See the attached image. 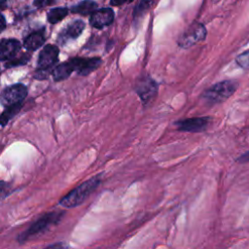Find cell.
<instances>
[{
    "mask_svg": "<svg viewBox=\"0 0 249 249\" xmlns=\"http://www.w3.org/2000/svg\"><path fill=\"white\" fill-rule=\"evenodd\" d=\"M100 182H101V175H97L90 178L89 180L76 187L67 196H65L60 200V204L67 208L75 207L81 204L98 187Z\"/></svg>",
    "mask_w": 249,
    "mask_h": 249,
    "instance_id": "cell-1",
    "label": "cell"
},
{
    "mask_svg": "<svg viewBox=\"0 0 249 249\" xmlns=\"http://www.w3.org/2000/svg\"><path fill=\"white\" fill-rule=\"evenodd\" d=\"M237 87L238 83L235 80H225L204 90L202 96L207 102L213 104L221 103L231 96L236 90Z\"/></svg>",
    "mask_w": 249,
    "mask_h": 249,
    "instance_id": "cell-2",
    "label": "cell"
},
{
    "mask_svg": "<svg viewBox=\"0 0 249 249\" xmlns=\"http://www.w3.org/2000/svg\"><path fill=\"white\" fill-rule=\"evenodd\" d=\"M135 90L143 104L151 102L158 92V84L150 77H141L137 80L135 85Z\"/></svg>",
    "mask_w": 249,
    "mask_h": 249,
    "instance_id": "cell-3",
    "label": "cell"
},
{
    "mask_svg": "<svg viewBox=\"0 0 249 249\" xmlns=\"http://www.w3.org/2000/svg\"><path fill=\"white\" fill-rule=\"evenodd\" d=\"M206 37V29L201 23L192 24L180 37L178 43L182 48H189L193 45L204 40Z\"/></svg>",
    "mask_w": 249,
    "mask_h": 249,
    "instance_id": "cell-4",
    "label": "cell"
},
{
    "mask_svg": "<svg viewBox=\"0 0 249 249\" xmlns=\"http://www.w3.org/2000/svg\"><path fill=\"white\" fill-rule=\"evenodd\" d=\"M27 94V89L21 84L6 88L0 94V102L4 106H10L21 102Z\"/></svg>",
    "mask_w": 249,
    "mask_h": 249,
    "instance_id": "cell-5",
    "label": "cell"
},
{
    "mask_svg": "<svg viewBox=\"0 0 249 249\" xmlns=\"http://www.w3.org/2000/svg\"><path fill=\"white\" fill-rule=\"evenodd\" d=\"M211 119L208 117H197L180 120L174 124L181 131L186 132H200L206 129Z\"/></svg>",
    "mask_w": 249,
    "mask_h": 249,
    "instance_id": "cell-6",
    "label": "cell"
},
{
    "mask_svg": "<svg viewBox=\"0 0 249 249\" xmlns=\"http://www.w3.org/2000/svg\"><path fill=\"white\" fill-rule=\"evenodd\" d=\"M74 71L82 76L89 75L95 69H97L101 64V59L99 57H75L70 59Z\"/></svg>",
    "mask_w": 249,
    "mask_h": 249,
    "instance_id": "cell-7",
    "label": "cell"
},
{
    "mask_svg": "<svg viewBox=\"0 0 249 249\" xmlns=\"http://www.w3.org/2000/svg\"><path fill=\"white\" fill-rule=\"evenodd\" d=\"M59 217H60V214H57V213H50V214L42 217L40 220H38L36 223H34L24 233L21 234L20 239L25 240L28 237H30L34 234H37L38 232L46 230L49 227V225L55 223V221L58 220Z\"/></svg>",
    "mask_w": 249,
    "mask_h": 249,
    "instance_id": "cell-8",
    "label": "cell"
},
{
    "mask_svg": "<svg viewBox=\"0 0 249 249\" xmlns=\"http://www.w3.org/2000/svg\"><path fill=\"white\" fill-rule=\"evenodd\" d=\"M58 48L53 45H47L41 51L38 58V66L40 70H46L52 67L58 57Z\"/></svg>",
    "mask_w": 249,
    "mask_h": 249,
    "instance_id": "cell-9",
    "label": "cell"
},
{
    "mask_svg": "<svg viewBox=\"0 0 249 249\" xmlns=\"http://www.w3.org/2000/svg\"><path fill=\"white\" fill-rule=\"evenodd\" d=\"M114 20V12L110 8H103L95 10L91 13L89 22L95 28H102L110 25Z\"/></svg>",
    "mask_w": 249,
    "mask_h": 249,
    "instance_id": "cell-10",
    "label": "cell"
},
{
    "mask_svg": "<svg viewBox=\"0 0 249 249\" xmlns=\"http://www.w3.org/2000/svg\"><path fill=\"white\" fill-rule=\"evenodd\" d=\"M20 43L16 39H3L0 41V60L14 58L20 50Z\"/></svg>",
    "mask_w": 249,
    "mask_h": 249,
    "instance_id": "cell-11",
    "label": "cell"
},
{
    "mask_svg": "<svg viewBox=\"0 0 249 249\" xmlns=\"http://www.w3.org/2000/svg\"><path fill=\"white\" fill-rule=\"evenodd\" d=\"M84 28L85 22L81 19H76L68 24L64 30H62V32L59 34L58 41L62 44V42L64 43L68 39H75L83 32Z\"/></svg>",
    "mask_w": 249,
    "mask_h": 249,
    "instance_id": "cell-12",
    "label": "cell"
},
{
    "mask_svg": "<svg viewBox=\"0 0 249 249\" xmlns=\"http://www.w3.org/2000/svg\"><path fill=\"white\" fill-rule=\"evenodd\" d=\"M45 43V36L42 31H36L28 35L24 40V47L28 51H35Z\"/></svg>",
    "mask_w": 249,
    "mask_h": 249,
    "instance_id": "cell-13",
    "label": "cell"
},
{
    "mask_svg": "<svg viewBox=\"0 0 249 249\" xmlns=\"http://www.w3.org/2000/svg\"><path fill=\"white\" fill-rule=\"evenodd\" d=\"M73 71H74V67H73L71 60H67V61L57 65L53 69V76L55 81H60V80H64L67 77H69Z\"/></svg>",
    "mask_w": 249,
    "mask_h": 249,
    "instance_id": "cell-14",
    "label": "cell"
},
{
    "mask_svg": "<svg viewBox=\"0 0 249 249\" xmlns=\"http://www.w3.org/2000/svg\"><path fill=\"white\" fill-rule=\"evenodd\" d=\"M96 8H97V4L94 1L85 0V1L80 2L77 5L73 6L71 8V11L73 13H78L81 15H89L90 13H93Z\"/></svg>",
    "mask_w": 249,
    "mask_h": 249,
    "instance_id": "cell-15",
    "label": "cell"
},
{
    "mask_svg": "<svg viewBox=\"0 0 249 249\" xmlns=\"http://www.w3.org/2000/svg\"><path fill=\"white\" fill-rule=\"evenodd\" d=\"M68 14V9L65 7L53 8L48 13V20L51 23H56L64 18Z\"/></svg>",
    "mask_w": 249,
    "mask_h": 249,
    "instance_id": "cell-16",
    "label": "cell"
},
{
    "mask_svg": "<svg viewBox=\"0 0 249 249\" xmlns=\"http://www.w3.org/2000/svg\"><path fill=\"white\" fill-rule=\"evenodd\" d=\"M20 107H21V102L7 106L6 110L0 116V124L5 125L19 111Z\"/></svg>",
    "mask_w": 249,
    "mask_h": 249,
    "instance_id": "cell-17",
    "label": "cell"
},
{
    "mask_svg": "<svg viewBox=\"0 0 249 249\" xmlns=\"http://www.w3.org/2000/svg\"><path fill=\"white\" fill-rule=\"evenodd\" d=\"M235 61L238 66H240L242 69L248 70L249 69V50L240 53L235 58Z\"/></svg>",
    "mask_w": 249,
    "mask_h": 249,
    "instance_id": "cell-18",
    "label": "cell"
},
{
    "mask_svg": "<svg viewBox=\"0 0 249 249\" xmlns=\"http://www.w3.org/2000/svg\"><path fill=\"white\" fill-rule=\"evenodd\" d=\"M153 2V0H141L138 5L135 7L134 9V13L133 16L134 17H138L140 16L143 12H145L151 5V3Z\"/></svg>",
    "mask_w": 249,
    "mask_h": 249,
    "instance_id": "cell-19",
    "label": "cell"
},
{
    "mask_svg": "<svg viewBox=\"0 0 249 249\" xmlns=\"http://www.w3.org/2000/svg\"><path fill=\"white\" fill-rule=\"evenodd\" d=\"M53 3V0H35L34 5L37 7H44L46 5H51Z\"/></svg>",
    "mask_w": 249,
    "mask_h": 249,
    "instance_id": "cell-20",
    "label": "cell"
},
{
    "mask_svg": "<svg viewBox=\"0 0 249 249\" xmlns=\"http://www.w3.org/2000/svg\"><path fill=\"white\" fill-rule=\"evenodd\" d=\"M238 162L240 163H245V162H249V151L242 154L237 160H236Z\"/></svg>",
    "mask_w": 249,
    "mask_h": 249,
    "instance_id": "cell-21",
    "label": "cell"
},
{
    "mask_svg": "<svg viewBox=\"0 0 249 249\" xmlns=\"http://www.w3.org/2000/svg\"><path fill=\"white\" fill-rule=\"evenodd\" d=\"M6 28V19L2 14H0V33Z\"/></svg>",
    "mask_w": 249,
    "mask_h": 249,
    "instance_id": "cell-22",
    "label": "cell"
},
{
    "mask_svg": "<svg viewBox=\"0 0 249 249\" xmlns=\"http://www.w3.org/2000/svg\"><path fill=\"white\" fill-rule=\"evenodd\" d=\"M132 0H111V4L113 6H120V5H123L126 2H130Z\"/></svg>",
    "mask_w": 249,
    "mask_h": 249,
    "instance_id": "cell-23",
    "label": "cell"
},
{
    "mask_svg": "<svg viewBox=\"0 0 249 249\" xmlns=\"http://www.w3.org/2000/svg\"><path fill=\"white\" fill-rule=\"evenodd\" d=\"M6 1H7V0H0V8H1V7H3V6L5 5Z\"/></svg>",
    "mask_w": 249,
    "mask_h": 249,
    "instance_id": "cell-24",
    "label": "cell"
},
{
    "mask_svg": "<svg viewBox=\"0 0 249 249\" xmlns=\"http://www.w3.org/2000/svg\"><path fill=\"white\" fill-rule=\"evenodd\" d=\"M217 1H219V0H213V2H215V3H216Z\"/></svg>",
    "mask_w": 249,
    "mask_h": 249,
    "instance_id": "cell-25",
    "label": "cell"
}]
</instances>
